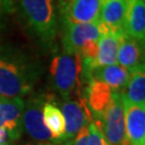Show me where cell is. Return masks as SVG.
Masks as SVG:
<instances>
[{"mask_svg": "<svg viewBox=\"0 0 145 145\" xmlns=\"http://www.w3.org/2000/svg\"><path fill=\"white\" fill-rule=\"evenodd\" d=\"M57 144L58 143H43V144H41V145H57Z\"/></svg>", "mask_w": 145, "mask_h": 145, "instance_id": "cell-22", "label": "cell"}, {"mask_svg": "<svg viewBox=\"0 0 145 145\" xmlns=\"http://www.w3.org/2000/svg\"><path fill=\"white\" fill-rule=\"evenodd\" d=\"M121 96V95H120ZM126 139L129 145H145V105L130 103L121 96Z\"/></svg>", "mask_w": 145, "mask_h": 145, "instance_id": "cell-9", "label": "cell"}, {"mask_svg": "<svg viewBox=\"0 0 145 145\" xmlns=\"http://www.w3.org/2000/svg\"><path fill=\"white\" fill-rule=\"evenodd\" d=\"M95 125L102 131L111 145H129L126 139L124 105L119 91L113 90L111 102L105 110L101 121Z\"/></svg>", "mask_w": 145, "mask_h": 145, "instance_id": "cell-4", "label": "cell"}, {"mask_svg": "<svg viewBox=\"0 0 145 145\" xmlns=\"http://www.w3.org/2000/svg\"><path fill=\"white\" fill-rule=\"evenodd\" d=\"M39 68L18 55L0 53V97L23 98L32 90Z\"/></svg>", "mask_w": 145, "mask_h": 145, "instance_id": "cell-1", "label": "cell"}, {"mask_svg": "<svg viewBox=\"0 0 145 145\" xmlns=\"http://www.w3.org/2000/svg\"><path fill=\"white\" fill-rule=\"evenodd\" d=\"M61 109V113L63 115L66 124L65 135L61 142L72 140L78 133L80 130L93 121V116L84 97L75 100L68 99L62 103Z\"/></svg>", "mask_w": 145, "mask_h": 145, "instance_id": "cell-8", "label": "cell"}, {"mask_svg": "<svg viewBox=\"0 0 145 145\" xmlns=\"http://www.w3.org/2000/svg\"><path fill=\"white\" fill-rule=\"evenodd\" d=\"M62 46L70 54H78L84 43L90 40L98 41L109 29L100 22L95 23H69L61 21Z\"/></svg>", "mask_w": 145, "mask_h": 145, "instance_id": "cell-5", "label": "cell"}, {"mask_svg": "<svg viewBox=\"0 0 145 145\" xmlns=\"http://www.w3.org/2000/svg\"><path fill=\"white\" fill-rule=\"evenodd\" d=\"M120 31H109L100 37L98 40V53L95 67H105L114 65L117 61V51L119 45Z\"/></svg>", "mask_w": 145, "mask_h": 145, "instance_id": "cell-16", "label": "cell"}, {"mask_svg": "<svg viewBox=\"0 0 145 145\" xmlns=\"http://www.w3.org/2000/svg\"><path fill=\"white\" fill-rule=\"evenodd\" d=\"M87 137H88V129L87 126L84 127L78 131V133L72 140L65 141V142H60L58 144L60 145H87Z\"/></svg>", "mask_w": 145, "mask_h": 145, "instance_id": "cell-20", "label": "cell"}, {"mask_svg": "<svg viewBox=\"0 0 145 145\" xmlns=\"http://www.w3.org/2000/svg\"><path fill=\"white\" fill-rule=\"evenodd\" d=\"M113 90L108 84L91 78L85 88V101L93 116V123H100L112 99Z\"/></svg>", "mask_w": 145, "mask_h": 145, "instance_id": "cell-10", "label": "cell"}, {"mask_svg": "<svg viewBox=\"0 0 145 145\" xmlns=\"http://www.w3.org/2000/svg\"><path fill=\"white\" fill-rule=\"evenodd\" d=\"M8 1V3L11 5V8H13V0H7Z\"/></svg>", "mask_w": 145, "mask_h": 145, "instance_id": "cell-21", "label": "cell"}, {"mask_svg": "<svg viewBox=\"0 0 145 145\" xmlns=\"http://www.w3.org/2000/svg\"><path fill=\"white\" fill-rule=\"evenodd\" d=\"M25 101L23 98H1L0 97V119L10 133L11 141L21 137L22 114Z\"/></svg>", "mask_w": 145, "mask_h": 145, "instance_id": "cell-11", "label": "cell"}, {"mask_svg": "<svg viewBox=\"0 0 145 145\" xmlns=\"http://www.w3.org/2000/svg\"><path fill=\"white\" fill-rule=\"evenodd\" d=\"M126 9V0H102L99 22L110 31L124 30Z\"/></svg>", "mask_w": 145, "mask_h": 145, "instance_id": "cell-14", "label": "cell"}, {"mask_svg": "<svg viewBox=\"0 0 145 145\" xmlns=\"http://www.w3.org/2000/svg\"><path fill=\"white\" fill-rule=\"evenodd\" d=\"M118 65L131 71L143 62V44L135 38L127 35L124 30L119 35V45L117 51Z\"/></svg>", "mask_w": 145, "mask_h": 145, "instance_id": "cell-12", "label": "cell"}, {"mask_svg": "<svg viewBox=\"0 0 145 145\" xmlns=\"http://www.w3.org/2000/svg\"><path fill=\"white\" fill-rule=\"evenodd\" d=\"M31 30L45 45H52L57 35L54 0H18Z\"/></svg>", "mask_w": 145, "mask_h": 145, "instance_id": "cell-2", "label": "cell"}, {"mask_svg": "<svg viewBox=\"0 0 145 145\" xmlns=\"http://www.w3.org/2000/svg\"><path fill=\"white\" fill-rule=\"evenodd\" d=\"M45 102L44 97L33 96L28 99L23 110L22 114V125L30 135L31 139L43 143H54V139L50 131L44 125L42 109Z\"/></svg>", "mask_w": 145, "mask_h": 145, "instance_id": "cell-6", "label": "cell"}, {"mask_svg": "<svg viewBox=\"0 0 145 145\" xmlns=\"http://www.w3.org/2000/svg\"><path fill=\"white\" fill-rule=\"evenodd\" d=\"M130 72L118 63H114L111 66L99 67L93 69L90 73L89 80L95 78L108 84L112 90L119 91L120 89H125L129 82ZM88 80V81H89Z\"/></svg>", "mask_w": 145, "mask_h": 145, "instance_id": "cell-15", "label": "cell"}, {"mask_svg": "<svg viewBox=\"0 0 145 145\" xmlns=\"http://www.w3.org/2000/svg\"><path fill=\"white\" fill-rule=\"evenodd\" d=\"M102 0H58L60 20L69 23L99 21Z\"/></svg>", "mask_w": 145, "mask_h": 145, "instance_id": "cell-7", "label": "cell"}, {"mask_svg": "<svg viewBox=\"0 0 145 145\" xmlns=\"http://www.w3.org/2000/svg\"><path fill=\"white\" fill-rule=\"evenodd\" d=\"M130 103L145 105V71L144 63L130 71L129 82L126 86V91L120 93Z\"/></svg>", "mask_w": 145, "mask_h": 145, "instance_id": "cell-17", "label": "cell"}, {"mask_svg": "<svg viewBox=\"0 0 145 145\" xmlns=\"http://www.w3.org/2000/svg\"><path fill=\"white\" fill-rule=\"evenodd\" d=\"M88 137H87V145H111L106 141L102 131L99 129L93 121L89 123L87 126Z\"/></svg>", "mask_w": 145, "mask_h": 145, "instance_id": "cell-19", "label": "cell"}, {"mask_svg": "<svg viewBox=\"0 0 145 145\" xmlns=\"http://www.w3.org/2000/svg\"><path fill=\"white\" fill-rule=\"evenodd\" d=\"M50 73L54 89L65 100L78 89L82 78V58L78 54L63 52L55 55L51 62Z\"/></svg>", "mask_w": 145, "mask_h": 145, "instance_id": "cell-3", "label": "cell"}, {"mask_svg": "<svg viewBox=\"0 0 145 145\" xmlns=\"http://www.w3.org/2000/svg\"><path fill=\"white\" fill-rule=\"evenodd\" d=\"M124 31L144 44L145 39V3L144 0H126Z\"/></svg>", "mask_w": 145, "mask_h": 145, "instance_id": "cell-13", "label": "cell"}, {"mask_svg": "<svg viewBox=\"0 0 145 145\" xmlns=\"http://www.w3.org/2000/svg\"><path fill=\"white\" fill-rule=\"evenodd\" d=\"M0 145H9V144H8V143H3V144H1V143H0Z\"/></svg>", "mask_w": 145, "mask_h": 145, "instance_id": "cell-23", "label": "cell"}, {"mask_svg": "<svg viewBox=\"0 0 145 145\" xmlns=\"http://www.w3.org/2000/svg\"><path fill=\"white\" fill-rule=\"evenodd\" d=\"M43 121L54 139V143H60L65 135V118L61 111L52 102L45 101L42 109Z\"/></svg>", "mask_w": 145, "mask_h": 145, "instance_id": "cell-18", "label": "cell"}]
</instances>
